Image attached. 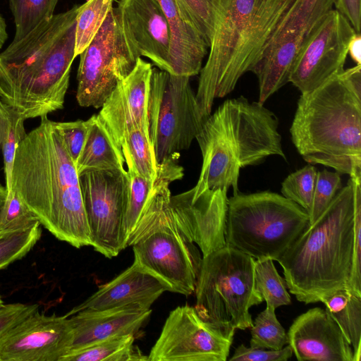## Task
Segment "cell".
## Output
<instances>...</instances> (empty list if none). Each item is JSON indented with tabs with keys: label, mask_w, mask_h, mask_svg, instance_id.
I'll list each match as a JSON object with an SVG mask.
<instances>
[{
	"label": "cell",
	"mask_w": 361,
	"mask_h": 361,
	"mask_svg": "<svg viewBox=\"0 0 361 361\" xmlns=\"http://www.w3.org/2000/svg\"><path fill=\"white\" fill-rule=\"evenodd\" d=\"M351 345L353 361L361 360V297L339 290L322 301Z\"/></svg>",
	"instance_id": "obj_25"
},
{
	"label": "cell",
	"mask_w": 361,
	"mask_h": 361,
	"mask_svg": "<svg viewBox=\"0 0 361 361\" xmlns=\"http://www.w3.org/2000/svg\"><path fill=\"white\" fill-rule=\"evenodd\" d=\"M123 35L138 57L145 56L159 69L172 74L171 30L157 0H120L114 8Z\"/></svg>",
	"instance_id": "obj_17"
},
{
	"label": "cell",
	"mask_w": 361,
	"mask_h": 361,
	"mask_svg": "<svg viewBox=\"0 0 361 361\" xmlns=\"http://www.w3.org/2000/svg\"><path fill=\"white\" fill-rule=\"evenodd\" d=\"M39 309L37 304L0 305V338L11 328Z\"/></svg>",
	"instance_id": "obj_43"
},
{
	"label": "cell",
	"mask_w": 361,
	"mask_h": 361,
	"mask_svg": "<svg viewBox=\"0 0 361 361\" xmlns=\"http://www.w3.org/2000/svg\"><path fill=\"white\" fill-rule=\"evenodd\" d=\"M79 6L53 15L0 53V98L25 120L63 108Z\"/></svg>",
	"instance_id": "obj_2"
},
{
	"label": "cell",
	"mask_w": 361,
	"mask_h": 361,
	"mask_svg": "<svg viewBox=\"0 0 361 361\" xmlns=\"http://www.w3.org/2000/svg\"><path fill=\"white\" fill-rule=\"evenodd\" d=\"M317 170L308 164L290 173L281 183V193L307 212L309 211L315 185Z\"/></svg>",
	"instance_id": "obj_36"
},
{
	"label": "cell",
	"mask_w": 361,
	"mask_h": 361,
	"mask_svg": "<svg viewBox=\"0 0 361 361\" xmlns=\"http://www.w3.org/2000/svg\"><path fill=\"white\" fill-rule=\"evenodd\" d=\"M79 56L76 99L81 106L95 109L102 106L140 58L128 43L114 7L94 38Z\"/></svg>",
	"instance_id": "obj_11"
},
{
	"label": "cell",
	"mask_w": 361,
	"mask_h": 361,
	"mask_svg": "<svg viewBox=\"0 0 361 361\" xmlns=\"http://www.w3.org/2000/svg\"><path fill=\"white\" fill-rule=\"evenodd\" d=\"M126 193L122 223L123 248L130 241L143 214L154 180L140 175L132 164L127 165Z\"/></svg>",
	"instance_id": "obj_28"
},
{
	"label": "cell",
	"mask_w": 361,
	"mask_h": 361,
	"mask_svg": "<svg viewBox=\"0 0 361 361\" xmlns=\"http://www.w3.org/2000/svg\"><path fill=\"white\" fill-rule=\"evenodd\" d=\"M73 338L68 317L47 316L37 310L0 338V361H59Z\"/></svg>",
	"instance_id": "obj_15"
},
{
	"label": "cell",
	"mask_w": 361,
	"mask_h": 361,
	"mask_svg": "<svg viewBox=\"0 0 361 361\" xmlns=\"http://www.w3.org/2000/svg\"><path fill=\"white\" fill-rule=\"evenodd\" d=\"M151 312L150 308L135 305L78 312L70 317L73 338L68 352L113 337L135 335Z\"/></svg>",
	"instance_id": "obj_21"
},
{
	"label": "cell",
	"mask_w": 361,
	"mask_h": 361,
	"mask_svg": "<svg viewBox=\"0 0 361 361\" xmlns=\"http://www.w3.org/2000/svg\"><path fill=\"white\" fill-rule=\"evenodd\" d=\"M204 39L210 45L221 0H176Z\"/></svg>",
	"instance_id": "obj_37"
},
{
	"label": "cell",
	"mask_w": 361,
	"mask_h": 361,
	"mask_svg": "<svg viewBox=\"0 0 361 361\" xmlns=\"http://www.w3.org/2000/svg\"><path fill=\"white\" fill-rule=\"evenodd\" d=\"M135 335L126 334L113 337L89 346L71 351L59 361H146L143 355L134 346Z\"/></svg>",
	"instance_id": "obj_27"
},
{
	"label": "cell",
	"mask_w": 361,
	"mask_h": 361,
	"mask_svg": "<svg viewBox=\"0 0 361 361\" xmlns=\"http://www.w3.org/2000/svg\"><path fill=\"white\" fill-rule=\"evenodd\" d=\"M7 38L6 24L5 20L0 14V49L2 48Z\"/></svg>",
	"instance_id": "obj_46"
},
{
	"label": "cell",
	"mask_w": 361,
	"mask_h": 361,
	"mask_svg": "<svg viewBox=\"0 0 361 361\" xmlns=\"http://www.w3.org/2000/svg\"><path fill=\"white\" fill-rule=\"evenodd\" d=\"M39 223L36 216L21 200L17 192L12 188L7 190L0 212V231L28 228Z\"/></svg>",
	"instance_id": "obj_40"
},
{
	"label": "cell",
	"mask_w": 361,
	"mask_h": 361,
	"mask_svg": "<svg viewBox=\"0 0 361 361\" xmlns=\"http://www.w3.org/2000/svg\"><path fill=\"white\" fill-rule=\"evenodd\" d=\"M3 304V301L1 300V295H0V305Z\"/></svg>",
	"instance_id": "obj_48"
},
{
	"label": "cell",
	"mask_w": 361,
	"mask_h": 361,
	"mask_svg": "<svg viewBox=\"0 0 361 361\" xmlns=\"http://www.w3.org/2000/svg\"><path fill=\"white\" fill-rule=\"evenodd\" d=\"M334 3V0H293L269 42L288 35L306 38L319 22L333 10Z\"/></svg>",
	"instance_id": "obj_26"
},
{
	"label": "cell",
	"mask_w": 361,
	"mask_h": 361,
	"mask_svg": "<svg viewBox=\"0 0 361 361\" xmlns=\"http://www.w3.org/2000/svg\"><path fill=\"white\" fill-rule=\"evenodd\" d=\"M255 262L227 245L202 257L194 307L204 321L228 332L251 328L250 309L263 302L255 286Z\"/></svg>",
	"instance_id": "obj_9"
},
{
	"label": "cell",
	"mask_w": 361,
	"mask_h": 361,
	"mask_svg": "<svg viewBox=\"0 0 361 361\" xmlns=\"http://www.w3.org/2000/svg\"><path fill=\"white\" fill-rule=\"evenodd\" d=\"M11 188L57 239L76 248L91 245L79 176L58 122L42 117L20 142Z\"/></svg>",
	"instance_id": "obj_1"
},
{
	"label": "cell",
	"mask_w": 361,
	"mask_h": 361,
	"mask_svg": "<svg viewBox=\"0 0 361 361\" xmlns=\"http://www.w3.org/2000/svg\"><path fill=\"white\" fill-rule=\"evenodd\" d=\"M152 72V64L138 58L133 71L118 84L97 114L120 148L124 134L130 130L138 128L149 135L147 106Z\"/></svg>",
	"instance_id": "obj_18"
},
{
	"label": "cell",
	"mask_w": 361,
	"mask_h": 361,
	"mask_svg": "<svg viewBox=\"0 0 361 361\" xmlns=\"http://www.w3.org/2000/svg\"><path fill=\"white\" fill-rule=\"evenodd\" d=\"M195 139L202 157L197 190L231 187L235 195L242 168L271 156L286 160L275 114L243 96L224 101L206 118Z\"/></svg>",
	"instance_id": "obj_4"
},
{
	"label": "cell",
	"mask_w": 361,
	"mask_h": 361,
	"mask_svg": "<svg viewBox=\"0 0 361 361\" xmlns=\"http://www.w3.org/2000/svg\"><path fill=\"white\" fill-rule=\"evenodd\" d=\"M293 0H221L209 53L200 72L196 98L204 117L214 99L231 92L252 71Z\"/></svg>",
	"instance_id": "obj_6"
},
{
	"label": "cell",
	"mask_w": 361,
	"mask_h": 361,
	"mask_svg": "<svg viewBox=\"0 0 361 361\" xmlns=\"http://www.w3.org/2000/svg\"><path fill=\"white\" fill-rule=\"evenodd\" d=\"M305 37L286 36L270 41L252 72L257 78L259 100L265 102L289 82L290 74Z\"/></svg>",
	"instance_id": "obj_23"
},
{
	"label": "cell",
	"mask_w": 361,
	"mask_h": 361,
	"mask_svg": "<svg viewBox=\"0 0 361 361\" xmlns=\"http://www.w3.org/2000/svg\"><path fill=\"white\" fill-rule=\"evenodd\" d=\"M157 1L170 27L172 74L190 78L199 74L207 53L206 42L176 0Z\"/></svg>",
	"instance_id": "obj_22"
},
{
	"label": "cell",
	"mask_w": 361,
	"mask_h": 361,
	"mask_svg": "<svg viewBox=\"0 0 361 361\" xmlns=\"http://www.w3.org/2000/svg\"><path fill=\"white\" fill-rule=\"evenodd\" d=\"M25 119L0 98V146L2 149L6 188H11V176L15 153L27 133Z\"/></svg>",
	"instance_id": "obj_29"
},
{
	"label": "cell",
	"mask_w": 361,
	"mask_h": 361,
	"mask_svg": "<svg viewBox=\"0 0 361 361\" xmlns=\"http://www.w3.org/2000/svg\"><path fill=\"white\" fill-rule=\"evenodd\" d=\"M251 348L278 350L288 344L284 328L277 319L275 309L266 307L251 326Z\"/></svg>",
	"instance_id": "obj_34"
},
{
	"label": "cell",
	"mask_w": 361,
	"mask_h": 361,
	"mask_svg": "<svg viewBox=\"0 0 361 361\" xmlns=\"http://www.w3.org/2000/svg\"><path fill=\"white\" fill-rule=\"evenodd\" d=\"M354 189L350 178L323 213L277 260L290 293L321 302L348 281L353 247Z\"/></svg>",
	"instance_id": "obj_5"
},
{
	"label": "cell",
	"mask_w": 361,
	"mask_h": 361,
	"mask_svg": "<svg viewBox=\"0 0 361 361\" xmlns=\"http://www.w3.org/2000/svg\"><path fill=\"white\" fill-rule=\"evenodd\" d=\"M300 361H353L351 345L326 310L313 307L297 317L287 334Z\"/></svg>",
	"instance_id": "obj_19"
},
{
	"label": "cell",
	"mask_w": 361,
	"mask_h": 361,
	"mask_svg": "<svg viewBox=\"0 0 361 361\" xmlns=\"http://www.w3.org/2000/svg\"><path fill=\"white\" fill-rule=\"evenodd\" d=\"M59 0H9L18 41L53 15Z\"/></svg>",
	"instance_id": "obj_33"
},
{
	"label": "cell",
	"mask_w": 361,
	"mask_h": 361,
	"mask_svg": "<svg viewBox=\"0 0 361 361\" xmlns=\"http://www.w3.org/2000/svg\"><path fill=\"white\" fill-rule=\"evenodd\" d=\"M351 179L355 203L353 247L350 272L345 290L361 297V179Z\"/></svg>",
	"instance_id": "obj_39"
},
{
	"label": "cell",
	"mask_w": 361,
	"mask_h": 361,
	"mask_svg": "<svg viewBox=\"0 0 361 361\" xmlns=\"http://www.w3.org/2000/svg\"><path fill=\"white\" fill-rule=\"evenodd\" d=\"M293 355L289 345L278 350L255 348L240 345L229 359L230 361H286Z\"/></svg>",
	"instance_id": "obj_42"
},
{
	"label": "cell",
	"mask_w": 361,
	"mask_h": 361,
	"mask_svg": "<svg viewBox=\"0 0 361 361\" xmlns=\"http://www.w3.org/2000/svg\"><path fill=\"white\" fill-rule=\"evenodd\" d=\"M179 156L159 164L157 176L129 246L134 261L153 274L168 291L186 296L195 293L202 257L176 224L169 207L171 183L180 180Z\"/></svg>",
	"instance_id": "obj_7"
},
{
	"label": "cell",
	"mask_w": 361,
	"mask_h": 361,
	"mask_svg": "<svg viewBox=\"0 0 361 361\" xmlns=\"http://www.w3.org/2000/svg\"><path fill=\"white\" fill-rule=\"evenodd\" d=\"M235 332L204 321L194 307L170 312L148 356L150 361H226Z\"/></svg>",
	"instance_id": "obj_12"
},
{
	"label": "cell",
	"mask_w": 361,
	"mask_h": 361,
	"mask_svg": "<svg viewBox=\"0 0 361 361\" xmlns=\"http://www.w3.org/2000/svg\"><path fill=\"white\" fill-rule=\"evenodd\" d=\"M58 126L66 150L76 164L87 133V121L58 122Z\"/></svg>",
	"instance_id": "obj_41"
},
{
	"label": "cell",
	"mask_w": 361,
	"mask_h": 361,
	"mask_svg": "<svg viewBox=\"0 0 361 361\" xmlns=\"http://www.w3.org/2000/svg\"><path fill=\"white\" fill-rule=\"evenodd\" d=\"M334 6L344 16L357 33L360 34L361 0H334Z\"/></svg>",
	"instance_id": "obj_44"
},
{
	"label": "cell",
	"mask_w": 361,
	"mask_h": 361,
	"mask_svg": "<svg viewBox=\"0 0 361 361\" xmlns=\"http://www.w3.org/2000/svg\"><path fill=\"white\" fill-rule=\"evenodd\" d=\"M355 33L344 16L336 10L331 11L302 44L289 82L305 93L342 72L350 42Z\"/></svg>",
	"instance_id": "obj_14"
},
{
	"label": "cell",
	"mask_w": 361,
	"mask_h": 361,
	"mask_svg": "<svg viewBox=\"0 0 361 361\" xmlns=\"http://www.w3.org/2000/svg\"><path fill=\"white\" fill-rule=\"evenodd\" d=\"M341 174L326 169L317 173L311 205L307 212L312 224L326 209L342 188Z\"/></svg>",
	"instance_id": "obj_38"
},
{
	"label": "cell",
	"mask_w": 361,
	"mask_h": 361,
	"mask_svg": "<svg viewBox=\"0 0 361 361\" xmlns=\"http://www.w3.org/2000/svg\"><path fill=\"white\" fill-rule=\"evenodd\" d=\"M147 118L158 164L188 149L207 118L201 112L190 77L152 68Z\"/></svg>",
	"instance_id": "obj_10"
},
{
	"label": "cell",
	"mask_w": 361,
	"mask_h": 361,
	"mask_svg": "<svg viewBox=\"0 0 361 361\" xmlns=\"http://www.w3.org/2000/svg\"><path fill=\"white\" fill-rule=\"evenodd\" d=\"M86 139L75 164L78 176L90 169L125 171L121 149L97 114L88 120Z\"/></svg>",
	"instance_id": "obj_24"
},
{
	"label": "cell",
	"mask_w": 361,
	"mask_h": 361,
	"mask_svg": "<svg viewBox=\"0 0 361 361\" xmlns=\"http://www.w3.org/2000/svg\"><path fill=\"white\" fill-rule=\"evenodd\" d=\"M1 147V146H0Z\"/></svg>",
	"instance_id": "obj_49"
},
{
	"label": "cell",
	"mask_w": 361,
	"mask_h": 361,
	"mask_svg": "<svg viewBox=\"0 0 361 361\" xmlns=\"http://www.w3.org/2000/svg\"><path fill=\"white\" fill-rule=\"evenodd\" d=\"M348 54L356 65H361V37L360 33L351 39L348 46Z\"/></svg>",
	"instance_id": "obj_45"
},
{
	"label": "cell",
	"mask_w": 361,
	"mask_h": 361,
	"mask_svg": "<svg viewBox=\"0 0 361 361\" xmlns=\"http://www.w3.org/2000/svg\"><path fill=\"white\" fill-rule=\"evenodd\" d=\"M227 192L225 189L197 190L193 187L171 195L169 207L176 224L198 245L202 257L226 245Z\"/></svg>",
	"instance_id": "obj_16"
},
{
	"label": "cell",
	"mask_w": 361,
	"mask_h": 361,
	"mask_svg": "<svg viewBox=\"0 0 361 361\" xmlns=\"http://www.w3.org/2000/svg\"><path fill=\"white\" fill-rule=\"evenodd\" d=\"M39 223L30 228L0 231V270L25 257L39 240L42 234Z\"/></svg>",
	"instance_id": "obj_35"
},
{
	"label": "cell",
	"mask_w": 361,
	"mask_h": 361,
	"mask_svg": "<svg viewBox=\"0 0 361 361\" xmlns=\"http://www.w3.org/2000/svg\"><path fill=\"white\" fill-rule=\"evenodd\" d=\"M85 214L95 251L111 259L124 250L122 223L126 170L90 169L79 175Z\"/></svg>",
	"instance_id": "obj_13"
},
{
	"label": "cell",
	"mask_w": 361,
	"mask_h": 361,
	"mask_svg": "<svg viewBox=\"0 0 361 361\" xmlns=\"http://www.w3.org/2000/svg\"><path fill=\"white\" fill-rule=\"evenodd\" d=\"M254 279L255 289L266 302L267 307L276 310L290 304L291 298L286 281L278 273L272 259L255 260Z\"/></svg>",
	"instance_id": "obj_31"
},
{
	"label": "cell",
	"mask_w": 361,
	"mask_h": 361,
	"mask_svg": "<svg viewBox=\"0 0 361 361\" xmlns=\"http://www.w3.org/2000/svg\"><path fill=\"white\" fill-rule=\"evenodd\" d=\"M307 212L270 191L228 198L226 245L257 259L277 261L308 226Z\"/></svg>",
	"instance_id": "obj_8"
},
{
	"label": "cell",
	"mask_w": 361,
	"mask_h": 361,
	"mask_svg": "<svg viewBox=\"0 0 361 361\" xmlns=\"http://www.w3.org/2000/svg\"><path fill=\"white\" fill-rule=\"evenodd\" d=\"M290 133L308 164L361 179V65L301 93Z\"/></svg>",
	"instance_id": "obj_3"
},
{
	"label": "cell",
	"mask_w": 361,
	"mask_h": 361,
	"mask_svg": "<svg viewBox=\"0 0 361 361\" xmlns=\"http://www.w3.org/2000/svg\"><path fill=\"white\" fill-rule=\"evenodd\" d=\"M7 194V189L0 184V212L4 205L6 197Z\"/></svg>",
	"instance_id": "obj_47"
},
{
	"label": "cell",
	"mask_w": 361,
	"mask_h": 361,
	"mask_svg": "<svg viewBox=\"0 0 361 361\" xmlns=\"http://www.w3.org/2000/svg\"><path fill=\"white\" fill-rule=\"evenodd\" d=\"M114 0H87L80 5L75 26V56H79L103 25Z\"/></svg>",
	"instance_id": "obj_32"
},
{
	"label": "cell",
	"mask_w": 361,
	"mask_h": 361,
	"mask_svg": "<svg viewBox=\"0 0 361 361\" xmlns=\"http://www.w3.org/2000/svg\"><path fill=\"white\" fill-rule=\"evenodd\" d=\"M121 149L126 165L132 164L145 178L156 179L159 164L147 133L138 128L128 130L123 137Z\"/></svg>",
	"instance_id": "obj_30"
},
{
	"label": "cell",
	"mask_w": 361,
	"mask_h": 361,
	"mask_svg": "<svg viewBox=\"0 0 361 361\" xmlns=\"http://www.w3.org/2000/svg\"><path fill=\"white\" fill-rule=\"evenodd\" d=\"M166 286L136 262L66 315L80 311L104 310L125 306L150 308Z\"/></svg>",
	"instance_id": "obj_20"
}]
</instances>
